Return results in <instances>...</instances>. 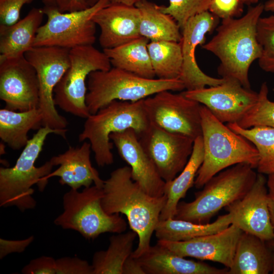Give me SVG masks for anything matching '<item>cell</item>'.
I'll list each match as a JSON object with an SVG mask.
<instances>
[{
    "label": "cell",
    "mask_w": 274,
    "mask_h": 274,
    "mask_svg": "<svg viewBox=\"0 0 274 274\" xmlns=\"http://www.w3.org/2000/svg\"><path fill=\"white\" fill-rule=\"evenodd\" d=\"M70 60L69 67L54 89V103L67 113L86 119L90 115L86 104L88 77L94 71L108 70L112 65L104 51L93 45L70 49Z\"/></svg>",
    "instance_id": "obj_9"
},
{
    "label": "cell",
    "mask_w": 274,
    "mask_h": 274,
    "mask_svg": "<svg viewBox=\"0 0 274 274\" xmlns=\"http://www.w3.org/2000/svg\"><path fill=\"white\" fill-rule=\"evenodd\" d=\"M122 271L123 274H145L137 258L132 254L125 261Z\"/></svg>",
    "instance_id": "obj_42"
},
{
    "label": "cell",
    "mask_w": 274,
    "mask_h": 274,
    "mask_svg": "<svg viewBox=\"0 0 274 274\" xmlns=\"http://www.w3.org/2000/svg\"><path fill=\"white\" fill-rule=\"evenodd\" d=\"M91 145L84 142L80 147H70L63 153L53 156L50 161L54 165L59 166L51 172L46 179L53 177H59V182L67 185L71 189L78 190L94 185L102 188L104 180L98 171L92 165L90 161Z\"/></svg>",
    "instance_id": "obj_21"
},
{
    "label": "cell",
    "mask_w": 274,
    "mask_h": 274,
    "mask_svg": "<svg viewBox=\"0 0 274 274\" xmlns=\"http://www.w3.org/2000/svg\"><path fill=\"white\" fill-rule=\"evenodd\" d=\"M257 37L261 48L258 65L264 72L274 73V14L259 18Z\"/></svg>",
    "instance_id": "obj_34"
},
{
    "label": "cell",
    "mask_w": 274,
    "mask_h": 274,
    "mask_svg": "<svg viewBox=\"0 0 274 274\" xmlns=\"http://www.w3.org/2000/svg\"><path fill=\"white\" fill-rule=\"evenodd\" d=\"M136 258L145 274H228L229 270L187 259L157 243Z\"/></svg>",
    "instance_id": "obj_22"
},
{
    "label": "cell",
    "mask_w": 274,
    "mask_h": 274,
    "mask_svg": "<svg viewBox=\"0 0 274 274\" xmlns=\"http://www.w3.org/2000/svg\"><path fill=\"white\" fill-rule=\"evenodd\" d=\"M138 138L165 182L176 178L184 168L191 155L194 141L188 136L151 124Z\"/></svg>",
    "instance_id": "obj_13"
},
{
    "label": "cell",
    "mask_w": 274,
    "mask_h": 274,
    "mask_svg": "<svg viewBox=\"0 0 274 274\" xmlns=\"http://www.w3.org/2000/svg\"><path fill=\"white\" fill-rule=\"evenodd\" d=\"M44 15L43 9L34 8L15 23L0 25V59L21 57L32 49Z\"/></svg>",
    "instance_id": "obj_23"
},
{
    "label": "cell",
    "mask_w": 274,
    "mask_h": 274,
    "mask_svg": "<svg viewBox=\"0 0 274 274\" xmlns=\"http://www.w3.org/2000/svg\"><path fill=\"white\" fill-rule=\"evenodd\" d=\"M57 7L62 12L82 10L89 7L86 0H57Z\"/></svg>",
    "instance_id": "obj_41"
},
{
    "label": "cell",
    "mask_w": 274,
    "mask_h": 274,
    "mask_svg": "<svg viewBox=\"0 0 274 274\" xmlns=\"http://www.w3.org/2000/svg\"><path fill=\"white\" fill-rule=\"evenodd\" d=\"M264 11L274 12V0H268L264 4Z\"/></svg>",
    "instance_id": "obj_46"
},
{
    "label": "cell",
    "mask_w": 274,
    "mask_h": 274,
    "mask_svg": "<svg viewBox=\"0 0 274 274\" xmlns=\"http://www.w3.org/2000/svg\"><path fill=\"white\" fill-rule=\"evenodd\" d=\"M268 197L270 220L274 229V192L269 191Z\"/></svg>",
    "instance_id": "obj_43"
},
{
    "label": "cell",
    "mask_w": 274,
    "mask_h": 274,
    "mask_svg": "<svg viewBox=\"0 0 274 274\" xmlns=\"http://www.w3.org/2000/svg\"><path fill=\"white\" fill-rule=\"evenodd\" d=\"M45 4V6H57V0H42Z\"/></svg>",
    "instance_id": "obj_49"
},
{
    "label": "cell",
    "mask_w": 274,
    "mask_h": 274,
    "mask_svg": "<svg viewBox=\"0 0 274 274\" xmlns=\"http://www.w3.org/2000/svg\"><path fill=\"white\" fill-rule=\"evenodd\" d=\"M224 79L218 85L182 93L206 107L222 123H237L256 104L258 93L244 87L235 79Z\"/></svg>",
    "instance_id": "obj_14"
},
{
    "label": "cell",
    "mask_w": 274,
    "mask_h": 274,
    "mask_svg": "<svg viewBox=\"0 0 274 274\" xmlns=\"http://www.w3.org/2000/svg\"><path fill=\"white\" fill-rule=\"evenodd\" d=\"M136 236V233L132 230L111 236L108 249L93 255L92 274H123V264L132 252Z\"/></svg>",
    "instance_id": "obj_30"
},
{
    "label": "cell",
    "mask_w": 274,
    "mask_h": 274,
    "mask_svg": "<svg viewBox=\"0 0 274 274\" xmlns=\"http://www.w3.org/2000/svg\"><path fill=\"white\" fill-rule=\"evenodd\" d=\"M257 102L237 123L242 128L268 126L274 128V101L268 98L266 82L261 85Z\"/></svg>",
    "instance_id": "obj_33"
},
{
    "label": "cell",
    "mask_w": 274,
    "mask_h": 274,
    "mask_svg": "<svg viewBox=\"0 0 274 274\" xmlns=\"http://www.w3.org/2000/svg\"><path fill=\"white\" fill-rule=\"evenodd\" d=\"M139 31L141 37L151 41H170L180 42L182 31L176 21L169 14L162 12L158 5L148 0L140 2Z\"/></svg>",
    "instance_id": "obj_28"
},
{
    "label": "cell",
    "mask_w": 274,
    "mask_h": 274,
    "mask_svg": "<svg viewBox=\"0 0 274 274\" xmlns=\"http://www.w3.org/2000/svg\"><path fill=\"white\" fill-rule=\"evenodd\" d=\"M56 274H92V265L77 257L56 259Z\"/></svg>",
    "instance_id": "obj_37"
},
{
    "label": "cell",
    "mask_w": 274,
    "mask_h": 274,
    "mask_svg": "<svg viewBox=\"0 0 274 274\" xmlns=\"http://www.w3.org/2000/svg\"><path fill=\"white\" fill-rule=\"evenodd\" d=\"M242 232L237 226L231 224L215 233L184 241L158 239L157 243L181 257L216 262L229 268Z\"/></svg>",
    "instance_id": "obj_18"
},
{
    "label": "cell",
    "mask_w": 274,
    "mask_h": 274,
    "mask_svg": "<svg viewBox=\"0 0 274 274\" xmlns=\"http://www.w3.org/2000/svg\"><path fill=\"white\" fill-rule=\"evenodd\" d=\"M272 251V270L271 273L272 274H274V238L267 241Z\"/></svg>",
    "instance_id": "obj_47"
},
{
    "label": "cell",
    "mask_w": 274,
    "mask_h": 274,
    "mask_svg": "<svg viewBox=\"0 0 274 274\" xmlns=\"http://www.w3.org/2000/svg\"><path fill=\"white\" fill-rule=\"evenodd\" d=\"M102 197V188L95 185L81 192L71 188L63 196V211L54 220V224L75 230L87 239L106 232H124L127 228L125 219L118 213H106L101 204Z\"/></svg>",
    "instance_id": "obj_8"
},
{
    "label": "cell",
    "mask_w": 274,
    "mask_h": 274,
    "mask_svg": "<svg viewBox=\"0 0 274 274\" xmlns=\"http://www.w3.org/2000/svg\"><path fill=\"white\" fill-rule=\"evenodd\" d=\"M267 179L257 174L251 189L241 199L225 208L231 215V224L242 231L255 235L265 241L274 238L268 206Z\"/></svg>",
    "instance_id": "obj_17"
},
{
    "label": "cell",
    "mask_w": 274,
    "mask_h": 274,
    "mask_svg": "<svg viewBox=\"0 0 274 274\" xmlns=\"http://www.w3.org/2000/svg\"><path fill=\"white\" fill-rule=\"evenodd\" d=\"M149 42L147 39L140 37L118 47L103 51L113 67L144 78L154 79L155 75L148 49Z\"/></svg>",
    "instance_id": "obj_27"
},
{
    "label": "cell",
    "mask_w": 274,
    "mask_h": 274,
    "mask_svg": "<svg viewBox=\"0 0 274 274\" xmlns=\"http://www.w3.org/2000/svg\"><path fill=\"white\" fill-rule=\"evenodd\" d=\"M110 139L121 157L130 167L132 179L151 196L164 195L165 182L144 150L136 132L129 128L112 133Z\"/></svg>",
    "instance_id": "obj_19"
},
{
    "label": "cell",
    "mask_w": 274,
    "mask_h": 274,
    "mask_svg": "<svg viewBox=\"0 0 274 274\" xmlns=\"http://www.w3.org/2000/svg\"><path fill=\"white\" fill-rule=\"evenodd\" d=\"M150 125L144 99L136 101L115 100L86 118L79 141H89L96 163L103 167L114 162L112 133L132 128L139 136Z\"/></svg>",
    "instance_id": "obj_6"
},
{
    "label": "cell",
    "mask_w": 274,
    "mask_h": 274,
    "mask_svg": "<svg viewBox=\"0 0 274 274\" xmlns=\"http://www.w3.org/2000/svg\"><path fill=\"white\" fill-rule=\"evenodd\" d=\"M101 204L108 214L124 215L131 230L139 238L136 249L132 252L136 258L150 247L151 236L165 206L167 197H154L147 193L131 178L129 166L113 170L104 180Z\"/></svg>",
    "instance_id": "obj_1"
},
{
    "label": "cell",
    "mask_w": 274,
    "mask_h": 274,
    "mask_svg": "<svg viewBox=\"0 0 274 274\" xmlns=\"http://www.w3.org/2000/svg\"><path fill=\"white\" fill-rule=\"evenodd\" d=\"M87 88L86 104L90 114L113 100L136 101L163 90L185 89L180 79H148L113 66L91 73Z\"/></svg>",
    "instance_id": "obj_7"
},
{
    "label": "cell",
    "mask_w": 274,
    "mask_h": 274,
    "mask_svg": "<svg viewBox=\"0 0 274 274\" xmlns=\"http://www.w3.org/2000/svg\"><path fill=\"white\" fill-rule=\"evenodd\" d=\"M110 4L109 0H99L84 10L68 12H61L55 6H45L42 9L47 20L39 28L33 47L53 46L70 50L93 45L96 25L92 17Z\"/></svg>",
    "instance_id": "obj_10"
},
{
    "label": "cell",
    "mask_w": 274,
    "mask_h": 274,
    "mask_svg": "<svg viewBox=\"0 0 274 274\" xmlns=\"http://www.w3.org/2000/svg\"><path fill=\"white\" fill-rule=\"evenodd\" d=\"M267 187L269 191L274 192V174L268 175Z\"/></svg>",
    "instance_id": "obj_45"
},
{
    "label": "cell",
    "mask_w": 274,
    "mask_h": 274,
    "mask_svg": "<svg viewBox=\"0 0 274 274\" xmlns=\"http://www.w3.org/2000/svg\"><path fill=\"white\" fill-rule=\"evenodd\" d=\"M70 49L53 46L34 47L24 54L35 68L39 81L38 108L42 114V126L65 129L67 120L55 108L54 90L70 66Z\"/></svg>",
    "instance_id": "obj_11"
},
{
    "label": "cell",
    "mask_w": 274,
    "mask_h": 274,
    "mask_svg": "<svg viewBox=\"0 0 274 274\" xmlns=\"http://www.w3.org/2000/svg\"><path fill=\"white\" fill-rule=\"evenodd\" d=\"M204 156L194 186L200 189L221 171L239 163L257 167L258 152L255 146L217 119L204 106L200 108Z\"/></svg>",
    "instance_id": "obj_4"
},
{
    "label": "cell",
    "mask_w": 274,
    "mask_h": 274,
    "mask_svg": "<svg viewBox=\"0 0 274 274\" xmlns=\"http://www.w3.org/2000/svg\"><path fill=\"white\" fill-rule=\"evenodd\" d=\"M150 124L193 140L201 135V104L184 96L163 90L144 99Z\"/></svg>",
    "instance_id": "obj_12"
},
{
    "label": "cell",
    "mask_w": 274,
    "mask_h": 274,
    "mask_svg": "<svg viewBox=\"0 0 274 274\" xmlns=\"http://www.w3.org/2000/svg\"><path fill=\"white\" fill-rule=\"evenodd\" d=\"M67 130L55 129L42 126L33 134L24 147L14 166L0 168V206H15L21 212L34 209L36 201L32 197V186L37 184L43 191L48 180L46 177L51 173L53 164L49 160L37 167L35 163L43 149L48 134L54 133L65 139Z\"/></svg>",
    "instance_id": "obj_3"
},
{
    "label": "cell",
    "mask_w": 274,
    "mask_h": 274,
    "mask_svg": "<svg viewBox=\"0 0 274 274\" xmlns=\"http://www.w3.org/2000/svg\"><path fill=\"white\" fill-rule=\"evenodd\" d=\"M203 156L202 138L200 135L194 140L191 155L184 168L176 178L165 182L164 194L167 200L161 213L160 220L174 218L180 200L184 198L188 190L194 185Z\"/></svg>",
    "instance_id": "obj_25"
},
{
    "label": "cell",
    "mask_w": 274,
    "mask_h": 274,
    "mask_svg": "<svg viewBox=\"0 0 274 274\" xmlns=\"http://www.w3.org/2000/svg\"><path fill=\"white\" fill-rule=\"evenodd\" d=\"M227 125L256 148L259 154L258 173L267 175L274 174V128L260 125L244 128L236 122L227 123Z\"/></svg>",
    "instance_id": "obj_32"
},
{
    "label": "cell",
    "mask_w": 274,
    "mask_h": 274,
    "mask_svg": "<svg viewBox=\"0 0 274 274\" xmlns=\"http://www.w3.org/2000/svg\"><path fill=\"white\" fill-rule=\"evenodd\" d=\"M219 20L207 11L190 18L181 30L183 65L180 80L186 90L216 86L224 81L223 78H216L206 74L199 68L195 57L196 47L204 44L206 35L216 29Z\"/></svg>",
    "instance_id": "obj_16"
},
{
    "label": "cell",
    "mask_w": 274,
    "mask_h": 274,
    "mask_svg": "<svg viewBox=\"0 0 274 274\" xmlns=\"http://www.w3.org/2000/svg\"><path fill=\"white\" fill-rule=\"evenodd\" d=\"M264 11V4L260 3L239 18L222 19L216 35L201 46L219 59L217 71L221 78L235 79L247 88H251L250 66L261 54L257 26Z\"/></svg>",
    "instance_id": "obj_2"
},
{
    "label": "cell",
    "mask_w": 274,
    "mask_h": 274,
    "mask_svg": "<svg viewBox=\"0 0 274 274\" xmlns=\"http://www.w3.org/2000/svg\"><path fill=\"white\" fill-rule=\"evenodd\" d=\"M89 7L95 4L99 0H86Z\"/></svg>",
    "instance_id": "obj_50"
},
{
    "label": "cell",
    "mask_w": 274,
    "mask_h": 274,
    "mask_svg": "<svg viewBox=\"0 0 274 274\" xmlns=\"http://www.w3.org/2000/svg\"><path fill=\"white\" fill-rule=\"evenodd\" d=\"M39 92L37 72L24 55L0 59V98L5 108L22 112L38 108Z\"/></svg>",
    "instance_id": "obj_15"
},
{
    "label": "cell",
    "mask_w": 274,
    "mask_h": 274,
    "mask_svg": "<svg viewBox=\"0 0 274 274\" xmlns=\"http://www.w3.org/2000/svg\"><path fill=\"white\" fill-rule=\"evenodd\" d=\"M246 163L228 167L211 178L195 199L179 202L174 218L205 224L222 208L242 199L254 184L257 174Z\"/></svg>",
    "instance_id": "obj_5"
},
{
    "label": "cell",
    "mask_w": 274,
    "mask_h": 274,
    "mask_svg": "<svg viewBox=\"0 0 274 274\" xmlns=\"http://www.w3.org/2000/svg\"><path fill=\"white\" fill-rule=\"evenodd\" d=\"M92 20L100 30L99 43L111 49L140 37V13L135 6L110 3L99 10Z\"/></svg>",
    "instance_id": "obj_20"
},
{
    "label": "cell",
    "mask_w": 274,
    "mask_h": 274,
    "mask_svg": "<svg viewBox=\"0 0 274 274\" xmlns=\"http://www.w3.org/2000/svg\"><path fill=\"white\" fill-rule=\"evenodd\" d=\"M32 0H0L1 25H12L20 19V11Z\"/></svg>",
    "instance_id": "obj_38"
},
{
    "label": "cell",
    "mask_w": 274,
    "mask_h": 274,
    "mask_svg": "<svg viewBox=\"0 0 274 274\" xmlns=\"http://www.w3.org/2000/svg\"><path fill=\"white\" fill-rule=\"evenodd\" d=\"M272 267V251L268 242L243 231L228 274H268Z\"/></svg>",
    "instance_id": "obj_24"
},
{
    "label": "cell",
    "mask_w": 274,
    "mask_h": 274,
    "mask_svg": "<svg viewBox=\"0 0 274 274\" xmlns=\"http://www.w3.org/2000/svg\"><path fill=\"white\" fill-rule=\"evenodd\" d=\"M23 274H56V259L42 256L30 261L21 270Z\"/></svg>",
    "instance_id": "obj_39"
},
{
    "label": "cell",
    "mask_w": 274,
    "mask_h": 274,
    "mask_svg": "<svg viewBox=\"0 0 274 274\" xmlns=\"http://www.w3.org/2000/svg\"><path fill=\"white\" fill-rule=\"evenodd\" d=\"M34 236H30L21 240H9L0 238V259L12 253H22L33 241Z\"/></svg>",
    "instance_id": "obj_40"
},
{
    "label": "cell",
    "mask_w": 274,
    "mask_h": 274,
    "mask_svg": "<svg viewBox=\"0 0 274 274\" xmlns=\"http://www.w3.org/2000/svg\"><path fill=\"white\" fill-rule=\"evenodd\" d=\"M148 49L155 76L164 80L180 79L183 65L180 42L151 41Z\"/></svg>",
    "instance_id": "obj_31"
},
{
    "label": "cell",
    "mask_w": 274,
    "mask_h": 274,
    "mask_svg": "<svg viewBox=\"0 0 274 274\" xmlns=\"http://www.w3.org/2000/svg\"><path fill=\"white\" fill-rule=\"evenodd\" d=\"M110 3L121 4L127 6H135L143 0H109Z\"/></svg>",
    "instance_id": "obj_44"
},
{
    "label": "cell",
    "mask_w": 274,
    "mask_h": 274,
    "mask_svg": "<svg viewBox=\"0 0 274 274\" xmlns=\"http://www.w3.org/2000/svg\"><path fill=\"white\" fill-rule=\"evenodd\" d=\"M41 125L42 114L39 108L22 112L0 110V138L13 150L24 148L29 140L28 131Z\"/></svg>",
    "instance_id": "obj_26"
},
{
    "label": "cell",
    "mask_w": 274,
    "mask_h": 274,
    "mask_svg": "<svg viewBox=\"0 0 274 274\" xmlns=\"http://www.w3.org/2000/svg\"><path fill=\"white\" fill-rule=\"evenodd\" d=\"M212 0H168L167 6H158L163 13L170 15L182 30L192 17L209 11Z\"/></svg>",
    "instance_id": "obj_35"
},
{
    "label": "cell",
    "mask_w": 274,
    "mask_h": 274,
    "mask_svg": "<svg viewBox=\"0 0 274 274\" xmlns=\"http://www.w3.org/2000/svg\"><path fill=\"white\" fill-rule=\"evenodd\" d=\"M244 8L239 0H212L209 11L222 20L241 17Z\"/></svg>",
    "instance_id": "obj_36"
},
{
    "label": "cell",
    "mask_w": 274,
    "mask_h": 274,
    "mask_svg": "<svg viewBox=\"0 0 274 274\" xmlns=\"http://www.w3.org/2000/svg\"><path fill=\"white\" fill-rule=\"evenodd\" d=\"M244 5L251 6L256 4L258 2L259 0H239Z\"/></svg>",
    "instance_id": "obj_48"
},
{
    "label": "cell",
    "mask_w": 274,
    "mask_h": 274,
    "mask_svg": "<svg viewBox=\"0 0 274 274\" xmlns=\"http://www.w3.org/2000/svg\"><path fill=\"white\" fill-rule=\"evenodd\" d=\"M231 215L219 216L212 223L199 224L169 218L159 220L155 230L158 239L184 241L221 231L231 224Z\"/></svg>",
    "instance_id": "obj_29"
}]
</instances>
